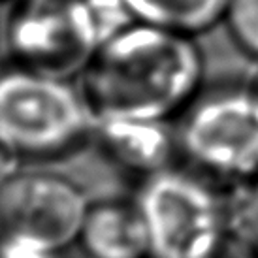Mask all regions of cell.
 Wrapping results in <instances>:
<instances>
[{
	"instance_id": "7a4b0ae2",
	"label": "cell",
	"mask_w": 258,
	"mask_h": 258,
	"mask_svg": "<svg viewBox=\"0 0 258 258\" xmlns=\"http://www.w3.org/2000/svg\"><path fill=\"white\" fill-rule=\"evenodd\" d=\"M93 138V111L74 79L12 64L0 70V147L21 164L68 158Z\"/></svg>"
},
{
	"instance_id": "6da1fadb",
	"label": "cell",
	"mask_w": 258,
	"mask_h": 258,
	"mask_svg": "<svg viewBox=\"0 0 258 258\" xmlns=\"http://www.w3.org/2000/svg\"><path fill=\"white\" fill-rule=\"evenodd\" d=\"M204 78L196 38L136 21L102 43L78 85L94 122H172L202 94Z\"/></svg>"
},
{
	"instance_id": "8992f818",
	"label": "cell",
	"mask_w": 258,
	"mask_h": 258,
	"mask_svg": "<svg viewBox=\"0 0 258 258\" xmlns=\"http://www.w3.org/2000/svg\"><path fill=\"white\" fill-rule=\"evenodd\" d=\"M10 64L74 79L104 38L87 0H14L0 30Z\"/></svg>"
},
{
	"instance_id": "9a60e30c",
	"label": "cell",
	"mask_w": 258,
	"mask_h": 258,
	"mask_svg": "<svg viewBox=\"0 0 258 258\" xmlns=\"http://www.w3.org/2000/svg\"><path fill=\"white\" fill-rule=\"evenodd\" d=\"M256 83H258V79H256Z\"/></svg>"
},
{
	"instance_id": "5bb4252c",
	"label": "cell",
	"mask_w": 258,
	"mask_h": 258,
	"mask_svg": "<svg viewBox=\"0 0 258 258\" xmlns=\"http://www.w3.org/2000/svg\"><path fill=\"white\" fill-rule=\"evenodd\" d=\"M14 0H0V4H12Z\"/></svg>"
},
{
	"instance_id": "7c38bea8",
	"label": "cell",
	"mask_w": 258,
	"mask_h": 258,
	"mask_svg": "<svg viewBox=\"0 0 258 258\" xmlns=\"http://www.w3.org/2000/svg\"><path fill=\"white\" fill-rule=\"evenodd\" d=\"M23 166L14 155H10L4 147H0V186L4 185L10 177H14L15 173L23 170Z\"/></svg>"
},
{
	"instance_id": "5b68a950",
	"label": "cell",
	"mask_w": 258,
	"mask_h": 258,
	"mask_svg": "<svg viewBox=\"0 0 258 258\" xmlns=\"http://www.w3.org/2000/svg\"><path fill=\"white\" fill-rule=\"evenodd\" d=\"M91 202L62 173L19 170L0 186V258H58L78 243Z\"/></svg>"
},
{
	"instance_id": "3957f363",
	"label": "cell",
	"mask_w": 258,
	"mask_h": 258,
	"mask_svg": "<svg viewBox=\"0 0 258 258\" xmlns=\"http://www.w3.org/2000/svg\"><path fill=\"white\" fill-rule=\"evenodd\" d=\"M151 258H215L230 241L226 194L190 168L172 166L136 190Z\"/></svg>"
},
{
	"instance_id": "9c48e42d",
	"label": "cell",
	"mask_w": 258,
	"mask_h": 258,
	"mask_svg": "<svg viewBox=\"0 0 258 258\" xmlns=\"http://www.w3.org/2000/svg\"><path fill=\"white\" fill-rule=\"evenodd\" d=\"M134 19L198 38L224 23L230 0H126Z\"/></svg>"
},
{
	"instance_id": "ba28073f",
	"label": "cell",
	"mask_w": 258,
	"mask_h": 258,
	"mask_svg": "<svg viewBox=\"0 0 258 258\" xmlns=\"http://www.w3.org/2000/svg\"><path fill=\"white\" fill-rule=\"evenodd\" d=\"M76 247L85 258H151L149 236L136 200L91 202Z\"/></svg>"
},
{
	"instance_id": "8fae6325",
	"label": "cell",
	"mask_w": 258,
	"mask_h": 258,
	"mask_svg": "<svg viewBox=\"0 0 258 258\" xmlns=\"http://www.w3.org/2000/svg\"><path fill=\"white\" fill-rule=\"evenodd\" d=\"M222 25L237 49L258 64V0H230Z\"/></svg>"
},
{
	"instance_id": "277c9868",
	"label": "cell",
	"mask_w": 258,
	"mask_h": 258,
	"mask_svg": "<svg viewBox=\"0 0 258 258\" xmlns=\"http://www.w3.org/2000/svg\"><path fill=\"white\" fill-rule=\"evenodd\" d=\"M179 119V157L190 170L228 188L256 179V81L202 91Z\"/></svg>"
},
{
	"instance_id": "52a82bcc",
	"label": "cell",
	"mask_w": 258,
	"mask_h": 258,
	"mask_svg": "<svg viewBox=\"0 0 258 258\" xmlns=\"http://www.w3.org/2000/svg\"><path fill=\"white\" fill-rule=\"evenodd\" d=\"M93 142L122 172L142 181L172 168L179 157L177 130L160 121H96Z\"/></svg>"
},
{
	"instance_id": "30bf717a",
	"label": "cell",
	"mask_w": 258,
	"mask_h": 258,
	"mask_svg": "<svg viewBox=\"0 0 258 258\" xmlns=\"http://www.w3.org/2000/svg\"><path fill=\"white\" fill-rule=\"evenodd\" d=\"M230 239L258 254V177L226 192Z\"/></svg>"
},
{
	"instance_id": "4fadbf2b",
	"label": "cell",
	"mask_w": 258,
	"mask_h": 258,
	"mask_svg": "<svg viewBox=\"0 0 258 258\" xmlns=\"http://www.w3.org/2000/svg\"><path fill=\"white\" fill-rule=\"evenodd\" d=\"M215 258H258V254H254L252 251L245 249V247H241L239 243L230 239L228 243H226V247H224Z\"/></svg>"
}]
</instances>
